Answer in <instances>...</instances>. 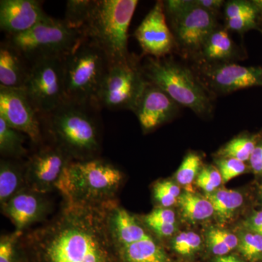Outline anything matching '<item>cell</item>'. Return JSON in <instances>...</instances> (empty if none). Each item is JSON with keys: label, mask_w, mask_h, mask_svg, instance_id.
I'll return each mask as SVG.
<instances>
[{"label": "cell", "mask_w": 262, "mask_h": 262, "mask_svg": "<svg viewBox=\"0 0 262 262\" xmlns=\"http://www.w3.org/2000/svg\"><path fill=\"white\" fill-rule=\"evenodd\" d=\"M110 202L89 205L63 201L51 220L24 233L19 244L40 262H113L116 250L107 223Z\"/></svg>", "instance_id": "obj_1"}, {"label": "cell", "mask_w": 262, "mask_h": 262, "mask_svg": "<svg viewBox=\"0 0 262 262\" xmlns=\"http://www.w3.org/2000/svg\"><path fill=\"white\" fill-rule=\"evenodd\" d=\"M100 108L94 103L66 100L51 113L40 116L54 145L73 161L98 158L101 149Z\"/></svg>", "instance_id": "obj_2"}, {"label": "cell", "mask_w": 262, "mask_h": 262, "mask_svg": "<svg viewBox=\"0 0 262 262\" xmlns=\"http://www.w3.org/2000/svg\"><path fill=\"white\" fill-rule=\"evenodd\" d=\"M124 174L113 164L96 158L72 161L65 169L57 189L63 201L101 205L115 201Z\"/></svg>", "instance_id": "obj_3"}, {"label": "cell", "mask_w": 262, "mask_h": 262, "mask_svg": "<svg viewBox=\"0 0 262 262\" xmlns=\"http://www.w3.org/2000/svg\"><path fill=\"white\" fill-rule=\"evenodd\" d=\"M137 0H96L89 20L82 29L84 37L105 53L110 64L130 59L127 32Z\"/></svg>", "instance_id": "obj_4"}, {"label": "cell", "mask_w": 262, "mask_h": 262, "mask_svg": "<svg viewBox=\"0 0 262 262\" xmlns=\"http://www.w3.org/2000/svg\"><path fill=\"white\" fill-rule=\"evenodd\" d=\"M146 80L165 91L180 106L201 117L213 114V98L200 83L192 69L171 57H147L142 65Z\"/></svg>", "instance_id": "obj_5"}, {"label": "cell", "mask_w": 262, "mask_h": 262, "mask_svg": "<svg viewBox=\"0 0 262 262\" xmlns=\"http://www.w3.org/2000/svg\"><path fill=\"white\" fill-rule=\"evenodd\" d=\"M66 97L81 103L94 99L110 68L107 57L87 37L63 58Z\"/></svg>", "instance_id": "obj_6"}, {"label": "cell", "mask_w": 262, "mask_h": 262, "mask_svg": "<svg viewBox=\"0 0 262 262\" xmlns=\"http://www.w3.org/2000/svg\"><path fill=\"white\" fill-rule=\"evenodd\" d=\"M83 37L82 31L69 27L63 20L48 15L27 32L6 36L31 66L48 58H63Z\"/></svg>", "instance_id": "obj_7"}, {"label": "cell", "mask_w": 262, "mask_h": 262, "mask_svg": "<svg viewBox=\"0 0 262 262\" xmlns=\"http://www.w3.org/2000/svg\"><path fill=\"white\" fill-rule=\"evenodd\" d=\"M163 4L177 51L193 61L207 38L218 27V15L198 6L195 0H170L163 1Z\"/></svg>", "instance_id": "obj_8"}, {"label": "cell", "mask_w": 262, "mask_h": 262, "mask_svg": "<svg viewBox=\"0 0 262 262\" xmlns=\"http://www.w3.org/2000/svg\"><path fill=\"white\" fill-rule=\"evenodd\" d=\"M148 80L137 56L110 66L94 99L100 108L134 111Z\"/></svg>", "instance_id": "obj_9"}, {"label": "cell", "mask_w": 262, "mask_h": 262, "mask_svg": "<svg viewBox=\"0 0 262 262\" xmlns=\"http://www.w3.org/2000/svg\"><path fill=\"white\" fill-rule=\"evenodd\" d=\"M191 69L213 98L248 88L262 87L261 67H244L232 62L194 61Z\"/></svg>", "instance_id": "obj_10"}, {"label": "cell", "mask_w": 262, "mask_h": 262, "mask_svg": "<svg viewBox=\"0 0 262 262\" xmlns=\"http://www.w3.org/2000/svg\"><path fill=\"white\" fill-rule=\"evenodd\" d=\"M23 89L39 116L58 108L67 100L63 58H48L33 63Z\"/></svg>", "instance_id": "obj_11"}, {"label": "cell", "mask_w": 262, "mask_h": 262, "mask_svg": "<svg viewBox=\"0 0 262 262\" xmlns=\"http://www.w3.org/2000/svg\"><path fill=\"white\" fill-rule=\"evenodd\" d=\"M72 158L58 146H45L33 155L25 166L26 187L46 194L57 189Z\"/></svg>", "instance_id": "obj_12"}, {"label": "cell", "mask_w": 262, "mask_h": 262, "mask_svg": "<svg viewBox=\"0 0 262 262\" xmlns=\"http://www.w3.org/2000/svg\"><path fill=\"white\" fill-rule=\"evenodd\" d=\"M0 117L10 127L26 134L34 144L42 141L40 116L23 89L0 86Z\"/></svg>", "instance_id": "obj_13"}, {"label": "cell", "mask_w": 262, "mask_h": 262, "mask_svg": "<svg viewBox=\"0 0 262 262\" xmlns=\"http://www.w3.org/2000/svg\"><path fill=\"white\" fill-rule=\"evenodd\" d=\"M141 49L153 58L167 57L177 51L175 39L167 23L163 1H158L135 32Z\"/></svg>", "instance_id": "obj_14"}, {"label": "cell", "mask_w": 262, "mask_h": 262, "mask_svg": "<svg viewBox=\"0 0 262 262\" xmlns=\"http://www.w3.org/2000/svg\"><path fill=\"white\" fill-rule=\"evenodd\" d=\"M180 105L165 91L148 81L133 113L144 133H149L178 115Z\"/></svg>", "instance_id": "obj_15"}, {"label": "cell", "mask_w": 262, "mask_h": 262, "mask_svg": "<svg viewBox=\"0 0 262 262\" xmlns=\"http://www.w3.org/2000/svg\"><path fill=\"white\" fill-rule=\"evenodd\" d=\"M3 213L11 220L17 232L40 222L49 213L50 203L40 194L24 188L2 206Z\"/></svg>", "instance_id": "obj_16"}, {"label": "cell", "mask_w": 262, "mask_h": 262, "mask_svg": "<svg viewBox=\"0 0 262 262\" xmlns=\"http://www.w3.org/2000/svg\"><path fill=\"white\" fill-rule=\"evenodd\" d=\"M42 2L37 0H1L0 29L6 36L27 32L46 18Z\"/></svg>", "instance_id": "obj_17"}, {"label": "cell", "mask_w": 262, "mask_h": 262, "mask_svg": "<svg viewBox=\"0 0 262 262\" xmlns=\"http://www.w3.org/2000/svg\"><path fill=\"white\" fill-rule=\"evenodd\" d=\"M31 64L20 51L7 39L0 45V86L23 89Z\"/></svg>", "instance_id": "obj_18"}, {"label": "cell", "mask_w": 262, "mask_h": 262, "mask_svg": "<svg viewBox=\"0 0 262 262\" xmlns=\"http://www.w3.org/2000/svg\"><path fill=\"white\" fill-rule=\"evenodd\" d=\"M241 50L234 42L225 27L219 25L207 38L194 61L232 62L243 58Z\"/></svg>", "instance_id": "obj_19"}, {"label": "cell", "mask_w": 262, "mask_h": 262, "mask_svg": "<svg viewBox=\"0 0 262 262\" xmlns=\"http://www.w3.org/2000/svg\"><path fill=\"white\" fill-rule=\"evenodd\" d=\"M123 262H168L163 248L152 237L116 248Z\"/></svg>", "instance_id": "obj_20"}, {"label": "cell", "mask_w": 262, "mask_h": 262, "mask_svg": "<svg viewBox=\"0 0 262 262\" xmlns=\"http://www.w3.org/2000/svg\"><path fill=\"white\" fill-rule=\"evenodd\" d=\"M26 187L25 168L13 160H2L0 163L1 207Z\"/></svg>", "instance_id": "obj_21"}, {"label": "cell", "mask_w": 262, "mask_h": 262, "mask_svg": "<svg viewBox=\"0 0 262 262\" xmlns=\"http://www.w3.org/2000/svg\"><path fill=\"white\" fill-rule=\"evenodd\" d=\"M206 198L211 202L214 213L222 222L230 220L244 201L241 192L232 189H216L207 194Z\"/></svg>", "instance_id": "obj_22"}, {"label": "cell", "mask_w": 262, "mask_h": 262, "mask_svg": "<svg viewBox=\"0 0 262 262\" xmlns=\"http://www.w3.org/2000/svg\"><path fill=\"white\" fill-rule=\"evenodd\" d=\"M183 218L191 223L208 220L214 213L211 202L192 192H184L179 198Z\"/></svg>", "instance_id": "obj_23"}, {"label": "cell", "mask_w": 262, "mask_h": 262, "mask_svg": "<svg viewBox=\"0 0 262 262\" xmlns=\"http://www.w3.org/2000/svg\"><path fill=\"white\" fill-rule=\"evenodd\" d=\"M262 137V132L256 134H241L229 141L218 151V158H234L241 161H249L253 150Z\"/></svg>", "instance_id": "obj_24"}, {"label": "cell", "mask_w": 262, "mask_h": 262, "mask_svg": "<svg viewBox=\"0 0 262 262\" xmlns=\"http://www.w3.org/2000/svg\"><path fill=\"white\" fill-rule=\"evenodd\" d=\"M25 136L0 117V153L7 158H18L27 153L24 147Z\"/></svg>", "instance_id": "obj_25"}, {"label": "cell", "mask_w": 262, "mask_h": 262, "mask_svg": "<svg viewBox=\"0 0 262 262\" xmlns=\"http://www.w3.org/2000/svg\"><path fill=\"white\" fill-rule=\"evenodd\" d=\"M96 0H68L63 21L70 28L82 31L87 24Z\"/></svg>", "instance_id": "obj_26"}, {"label": "cell", "mask_w": 262, "mask_h": 262, "mask_svg": "<svg viewBox=\"0 0 262 262\" xmlns=\"http://www.w3.org/2000/svg\"><path fill=\"white\" fill-rule=\"evenodd\" d=\"M206 239L211 252L219 256H226L238 246L239 244L237 235L220 228L209 229L207 232Z\"/></svg>", "instance_id": "obj_27"}, {"label": "cell", "mask_w": 262, "mask_h": 262, "mask_svg": "<svg viewBox=\"0 0 262 262\" xmlns=\"http://www.w3.org/2000/svg\"><path fill=\"white\" fill-rule=\"evenodd\" d=\"M202 158L194 152H189L184 157L176 173L177 182L182 185H189L198 177L201 170Z\"/></svg>", "instance_id": "obj_28"}, {"label": "cell", "mask_w": 262, "mask_h": 262, "mask_svg": "<svg viewBox=\"0 0 262 262\" xmlns=\"http://www.w3.org/2000/svg\"><path fill=\"white\" fill-rule=\"evenodd\" d=\"M239 251L249 261L262 257V234L248 230L238 237Z\"/></svg>", "instance_id": "obj_29"}, {"label": "cell", "mask_w": 262, "mask_h": 262, "mask_svg": "<svg viewBox=\"0 0 262 262\" xmlns=\"http://www.w3.org/2000/svg\"><path fill=\"white\" fill-rule=\"evenodd\" d=\"M202 241L199 234L193 232H182L176 236L172 243L173 249L182 256H191L201 247Z\"/></svg>", "instance_id": "obj_30"}, {"label": "cell", "mask_w": 262, "mask_h": 262, "mask_svg": "<svg viewBox=\"0 0 262 262\" xmlns=\"http://www.w3.org/2000/svg\"><path fill=\"white\" fill-rule=\"evenodd\" d=\"M215 163L220 170L224 184L244 174L247 168L244 162L234 158H218Z\"/></svg>", "instance_id": "obj_31"}, {"label": "cell", "mask_w": 262, "mask_h": 262, "mask_svg": "<svg viewBox=\"0 0 262 262\" xmlns=\"http://www.w3.org/2000/svg\"><path fill=\"white\" fill-rule=\"evenodd\" d=\"M225 20L241 18L256 14V8L253 0H231L224 6Z\"/></svg>", "instance_id": "obj_32"}, {"label": "cell", "mask_w": 262, "mask_h": 262, "mask_svg": "<svg viewBox=\"0 0 262 262\" xmlns=\"http://www.w3.org/2000/svg\"><path fill=\"white\" fill-rule=\"evenodd\" d=\"M196 178L198 187L208 194L215 192L221 184H223L220 170L213 166L202 168Z\"/></svg>", "instance_id": "obj_33"}, {"label": "cell", "mask_w": 262, "mask_h": 262, "mask_svg": "<svg viewBox=\"0 0 262 262\" xmlns=\"http://www.w3.org/2000/svg\"><path fill=\"white\" fill-rule=\"evenodd\" d=\"M24 233L15 231L13 233L2 236L0 241V262H14L17 246Z\"/></svg>", "instance_id": "obj_34"}, {"label": "cell", "mask_w": 262, "mask_h": 262, "mask_svg": "<svg viewBox=\"0 0 262 262\" xmlns=\"http://www.w3.org/2000/svg\"><path fill=\"white\" fill-rule=\"evenodd\" d=\"M146 226L151 224H176L175 213L168 208H156L144 217Z\"/></svg>", "instance_id": "obj_35"}, {"label": "cell", "mask_w": 262, "mask_h": 262, "mask_svg": "<svg viewBox=\"0 0 262 262\" xmlns=\"http://www.w3.org/2000/svg\"><path fill=\"white\" fill-rule=\"evenodd\" d=\"M249 163L253 173L256 175H262V137L253 150Z\"/></svg>", "instance_id": "obj_36"}, {"label": "cell", "mask_w": 262, "mask_h": 262, "mask_svg": "<svg viewBox=\"0 0 262 262\" xmlns=\"http://www.w3.org/2000/svg\"><path fill=\"white\" fill-rule=\"evenodd\" d=\"M153 195H154L155 201L158 202L163 208H167L168 207L172 206L177 201V198L170 195L168 193L163 192V190H161L158 187H155V185L153 187Z\"/></svg>", "instance_id": "obj_37"}, {"label": "cell", "mask_w": 262, "mask_h": 262, "mask_svg": "<svg viewBox=\"0 0 262 262\" xmlns=\"http://www.w3.org/2000/svg\"><path fill=\"white\" fill-rule=\"evenodd\" d=\"M147 227L160 237H170L177 229L176 224H151Z\"/></svg>", "instance_id": "obj_38"}, {"label": "cell", "mask_w": 262, "mask_h": 262, "mask_svg": "<svg viewBox=\"0 0 262 262\" xmlns=\"http://www.w3.org/2000/svg\"><path fill=\"white\" fill-rule=\"evenodd\" d=\"M248 230L262 234V210L253 213L245 224Z\"/></svg>", "instance_id": "obj_39"}, {"label": "cell", "mask_w": 262, "mask_h": 262, "mask_svg": "<svg viewBox=\"0 0 262 262\" xmlns=\"http://www.w3.org/2000/svg\"><path fill=\"white\" fill-rule=\"evenodd\" d=\"M195 3L198 6L216 15L225 4L222 0H195Z\"/></svg>", "instance_id": "obj_40"}, {"label": "cell", "mask_w": 262, "mask_h": 262, "mask_svg": "<svg viewBox=\"0 0 262 262\" xmlns=\"http://www.w3.org/2000/svg\"><path fill=\"white\" fill-rule=\"evenodd\" d=\"M155 187L159 188V189L163 190L165 193H168L170 195L173 196V198L178 199L179 196L181 195L180 188L177 184L171 182V181H160L159 182H157L155 184Z\"/></svg>", "instance_id": "obj_41"}, {"label": "cell", "mask_w": 262, "mask_h": 262, "mask_svg": "<svg viewBox=\"0 0 262 262\" xmlns=\"http://www.w3.org/2000/svg\"><path fill=\"white\" fill-rule=\"evenodd\" d=\"M257 11L258 31L262 34V0H253Z\"/></svg>", "instance_id": "obj_42"}, {"label": "cell", "mask_w": 262, "mask_h": 262, "mask_svg": "<svg viewBox=\"0 0 262 262\" xmlns=\"http://www.w3.org/2000/svg\"><path fill=\"white\" fill-rule=\"evenodd\" d=\"M215 262H243L234 256H220V257L217 258L216 261Z\"/></svg>", "instance_id": "obj_43"}, {"label": "cell", "mask_w": 262, "mask_h": 262, "mask_svg": "<svg viewBox=\"0 0 262 262\" xmlns=\"http://www.w3.org/2000/svg\"><path fill=\"white\" fill-rule=\"evenodd\" d=\"M258 192H259V196L262 201V184L259 186V187H258Z\"/></svg>", "instance_id": "obj_44"}]
</instances>
